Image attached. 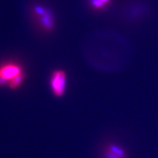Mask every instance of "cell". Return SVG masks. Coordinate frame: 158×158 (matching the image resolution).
I'll list each match as a JSON object with an SVG mask.
<instances>
[{
	"instance_id": "cell-1",
	"label": "cell",
	"mask_w": 158,
	"mask_h": 158,
	"mask_svg": "<svg viewBox=\"0 0 158 158\" xmlns=\"http://www.w3.org/2000/svg\"><path fill=\"white\" fill-rule=\"evenodd\" d=\"M31 13L35 21L44 32H51L55 28V19L53 12L42 5H34L31 8Z\"/></svg>"
},
{
	"instance_id": "cell-2",
	"label": "cell",
	"mask_w": 158,
	"mask_h": 158,
	"mask_svg": "<svg viewBox=\"0 0 158 158\" xmlns=\"http://www.w3.org/2000/svg\"><path fill=\"white\" fill-rule=\"evenodd\" d=\"M24 72L23 66L19 62L9 61L0 64V87L8 84L10 81Z\"/></svg>"
},
{
	"instance_id": "cell-3",
	"label": "cell",
	"mask_w": 158,
	"mask_h": 158,
	"mask_svg": "<svg viewBox=\"0 0 158 158\" xmlns=\"http://www.w3.org/2000/svg\"><path fill=\"white\" fill-rule=\"evenodd\" d=\"M49 84L51 92L56 98H60L65 94L67 88V73L62 69L52 71Z\"/></svg>"
},
{
	"instance_id": "cell-4",
	"label": "cell",
	"mask_w": 158,
	"mask_h": 158,
	"mask_svg": "<svg viewBox=\"0 0 158 158\" xmlns=\"http://www.w3.org/2000/svg\"><path fill=\"white\" fill-rule=\"evenodd\" d=\"M102 158H126V154L121 147L115 143H108L102 149Z\"/></svg>"
},
{
	"instance_id": "cell-5",
	"label": "cell",
	"mask_w": 158,
	"mask_h": 158,
	"mask_svg": "<svg viewBox=\"0 0 158 158\" xmlns=\"http://www.w3.org/2000/svg\"><path fill=\"white\" fill-rule=\"evenodd\" d=\"M26 78V74L25 72L22 73L21 74L19 75V76L15 77V78H13V80L10 81L7 84L10 89L11 90H15L17 89H19L21 85L23 84V83L24 82Z\"/></svg>"
},
{
	"instance_id": "cell-6",
	"label": "cell",
	"mask_w": 158,
	"mask_h": 158,
	"mask_svg": "<svg viewBox=\"0 0 158 158\" xmlns=\"http://www.w3.org/2000/svg\"><path fill=\"white\" fill-rule=\"evenodd\" d=\"M89 5L96 11L102 10L106 7L101 0H89Z\"/></svg>"
},
{
	"instance_id": "cell-7",
	"label": "cell",
	"mask_w": 158,
	"mask_h": 158,
	"mask_svg": "<svg viewBox=\"0 0 158 158\" xmlns=\"http://www.w3.org/2000/svg\"><path fill=\"white\" fill-rule=\"evenodd\" d=\"M101 1L105 4V5H106V7L109 5L110 2H111V0H101Z\"/></svg>"
}]
</instances>
